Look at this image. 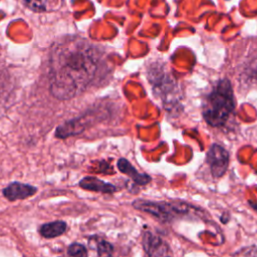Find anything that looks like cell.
Returning a JSON list of instances; mask_svg holds the SVG:
<instances>
[{
	"mask_svg": "<svg viewBox=\"0 0 257 257\" xmlns=\"http://www.w3.org/2000/svg\"><path fill=\"white\" fill-rule=\"evenodd\" d=\"M89 245L91 248L95 249L98 256L109 257L113 253V246L111 243L99 236L89 237Z\"/></svg>",
	"mask_w": 257,
	"mask_h": 257,
	"instance_id": "7c38bea8",
	"label": "cell"
},
{
	"mask_svg": "<svg viewBox=\"0 0 257 257\" xmlns=\"http://www.w3.org/2000/svg\"><path fill=\"white\" fill-rule=\"evenodd\" d=\"M133 208L156 218L160 222L170 223L177 219H206L207 212L202 208L184 201H151L137 199L132 203Z\"/></svg>",
	"mask_w": 257,
	"mask_h": 257,
	"instance_id": "3957f363",
	"label": "cell"
},
{
	"mask_svg": "<svg viewBox=\"0 0 257 257\" xmlns=\"http://www.w3.org/2000/svg\"><path fill=\"white\" fill-rule=\"evenodd\" d=\"M142 245L148 257H172V250L169 244L150 230L143 232Z\"/></svg>",
	"mask_w": 257,
	"mask_h": 257,
	"instance_id": "8992f818",
	"label": "cell"
},
{
	"mask_svg": "<svg viewBox=\"0 0 257 257\" xmlns=\"http://www.w3.org/2000/svg\"><path fill=\"white\" fill-rule=\"evenodd\" d=\"M88 120L85 116H78L69 119L58 125L55 130V137L58 139H67L81 134L87 126Z\"/></svg>",
	"mask_w": 257,
	"mask_h": 257,
	"instance_id": "52a82bcc",
	"label": "cell"
},
{
	"mask_svg": "<svg viewBox=\"0 0 257 257\" xmlns=\"http://www.w3.org/2000/svg\"><path fill=\"white\" fill-rule=\"evenodd\" d=\"M67 229V225L64 221L58 220L49 223H45L39 227V234L47 239H52L62 235Z\"/></svg>",
	"mask_w": 257,
	"mask_h": 257,
	"instance_id": "8fae6325",
	"label": "cell"
},
{
	"mask_svg": "<svg viewBox=\"0 0 257 257\" xmlns=\"http://www.w3.org/2000/svg\"><path fill=\"white\" fill-rule=\"evenodd\" d=\"M101 64L98 49L79 37L64 38L53 46L49 59L50 91L58 99H69L95 78Z\"/></svg>",
	"mask_w": 257,
	"mask_h": 257,
	"instance_id": "6da1fadb",
	"label": "cell"
},
{
	"mask_svg": "<svg viewBox=\"0 0 257 257\" xmlns=\"http://www.w3.org/2000/svg\"><path fill=\"white\" fill-rule=\"evenodd\" d=\"M148 76L155 95L162 99L167 110L173 111L180 107V90L177 82L164 65L159 63L152 64L148 70Z\"/></svg>",
	"mask_w": 257,
	"mask_h": 257,
	"instance_id": "277c9868",
	"label": "cell"
},
{
	"mask_svg": "<svg viewBox=\"0 0 257 257\" xmlns=\"http://www.w3.org/2000/svg\"><path fill=\"white\" fill-rule=\"evenodd\" d=\"M247 73L248 75L253 78L254 80L257 81V57L255 59H253L250 64L248 65V68H247Z\"/></svg>",
	"mask_w": 257,
	"mask_h": 257,
	"instance_id": "9a60e30c",
	"label": "cell"
},
{
	"mask_svg": "<svg viewBox=\"0 0 257 257\" xmlns=\"http://www.w3.org/2000/svg\"><path fill=\"white\" fill-rule=\"evenodd\" d=\"M236 106L231 82L224 78L218 80L205 95L202 115L207 124L213 127L224 125Z\"/></svg>",
	"mask_w": 257,
	"mask_h": 257,
	"instance_id": "7a4b0ae2",
	"label": "cell"
},
{
	"mask_svg": "<svg viewBox=\"0 0 257 257\" xmlns=\"http://www.w3.org/2000/svg\"><path fill=\"white\" fill-rule=\"evenodd\" d=\"M229 214L228 213H223V215H222V217L220 218L221 219V221L223 222V223H227L228 221H229Z\"/></svg>",
	"mask_w": 257,
	"mask_h": 257,
	"instance_id": "ac0fdd59",
	"label": "cell"
},
{
	"mask_svg": "<svg viewBox=\"0 0 257 257\" xmlns=\"http://www.w3.org/2000/svg\"><path fill=\"white\" fill-rule=\"evenodd\" d=\"M23 3L27 8L35 12H43L46 10L44 0H23Z\"/></svg>",
	"mask_w": 257,
	"mask_h": 257,
	"instance_id": "5bb4252c",
	"label": "cell"
},
{
	"mask_svg": "<svg viewBox=\"0 0 257 257\" xmlns=\"http://www.w3.org/2000/svg\"><path fill=\"white\" fill-rule=\"evenodd\" d=\"M87 249L80 243H72L67 248V257H87Z\"/></svg>",
	"mask_w": 257,
	"mask_h": 257,
	"instance_id": "4fadbf2b",
	"label": "cell"
},
{
	"mask_svg": "<svg viewBox=\"0 0 257 257\" xmlns=\"http://www.w3.org/2000/svg\"><path fill=\"white\" fill-rule=\"evenodd\" d=\"M230 156L228 151L219 144L211 145L206 155V163L213 178L219 179L225 175L229 168Z\"/></svg>",
	"mask_w": 257,
	"mask_h": 257,
	"instance_id": "5b68a950",
	"label": "cell"
},
{
	"mask_svg": "<svg viewBox=\"0 0 257 257\" xmlns=\"http://www.w3.org/2000/svg\"><path fill=\"white\" fill-rule=\"evenodd\" d=\"M116 167L118 171L125 176H127L136 185L146 186L152 181V177L145 173H140L138 170L124 158H119L116 162Z\"/></svg>",
	"mask_w": 257,
	"mask_h": 257,
	"instance_id": "9c48e42d",
	"label": "cell"
},
{
	"mask_svg": "<svg viewBox=\"0 0 257 257\" xmlns=\"http://www.w3.org/2000/svg\"><path fill=\"white\" fill-rule=\"evenodd\" d=\"M98 167H99V169H96L95 171L96 172H99V173H101V174H107V172L109 171V172H112L113 173V171L110 169V167H109V165H107L105 162H100L99 163V165H97Z\"/></svg>",
	"mask_w": 257,
	"mask_h": 257,
	"instance_id": "2e32d148",
	"label": "cell"
},
{
	"mask_svg": "<svg viewBox=\"0 0 257 257\" xmlns=\"http://www.w3.org/2000/svg\"><path fill=\"white\" fill-rule=\"evenodd\" d=\"M2 193L9 201H16L32 197L37 193V188L29 184L13 182L4 188Z\"/></svg>",
	"mask_w": 257,
	"mask_h": 257,
	"instance_id": "ba28073f",
	"label": "cell"
},
{
	"mask_svg": "<svg viewBox=\"0 0 257 257\" xmlns=\"http://www.w3.org/2000/svg\"><path fill=\"white\" fill-rule=\"evenodd\" d=\"M79 187L86 191L97 192L102 194H112L117 191L116 186L110 183H106L96 177L87 176L79 181Z\"/></svg>",
	"mask_w": 257,
	"mask_h": 257,
	"instance_id": "30bf717a",
	"label": "cell"
},
{
	"mask_svg": "<svg viewBox=\"0 0 257 257\" xmlns=\"http://www.w3.org/2000/svg\"><path fill=\"white\" fill-rule=\"evenodd\" d=\"M248 204H249V206H250L254 211L257 212V202L252 201V200H249V201H248Z\"/></svg>",
	"mask_w": 257,
	"mask_h": 257,
	"instance_id": "e0dca14e",
	"label": "cell"
}]
</instances>
